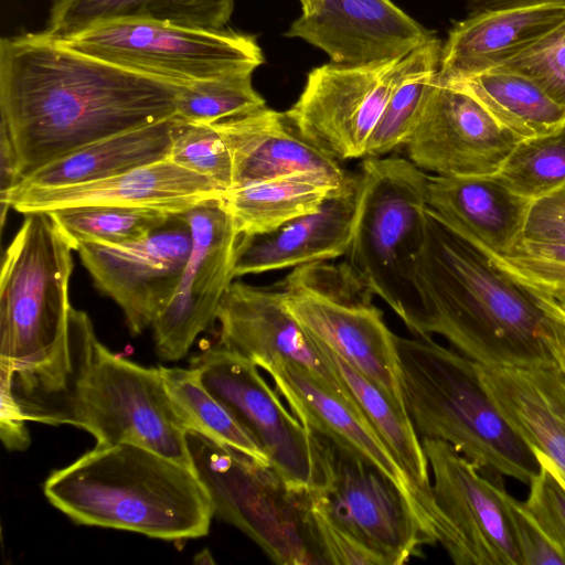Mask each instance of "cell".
<instances>
[{"label":"cell","instance_id":"6da1fadb","mask_svg":"<svg viewBox=\"0 0 565 565\" xmlns=\"http://www.w3.org/2000/svg\"><path fill=\"white\" fill-rule=\"evenodd\" d=\"M183 86L75 51L43 31L0 40V127L20 180L86 145L175 115Z\"/></svg>","mask_w":565,"mask_h":565},{"label":"cell","instance_id":"7a4b0ae2","mask_svg":"<svg viewBox=\"0 0 565 565\" xmlns=\"http://www.w3.org/2000/svg\"><path fill=\"white\" fill-rule=\"evenodd\" d=\"M26 422L71 425L94 436L96 446L131 443L192 467L186 426L159 367H145L108 350L88 315L70 308L55 352L45 362L0 369Z\"/></svg>","mask_w":565,"mask_h":565},{"label":"cell","instance_id":"3957f363","mask_svg":"<svg viewBox=\"0 0 565 565\" xmlns=\"http://www.w3.org/2000/svg\"><path fill=\"white\" fill-rule=\"evenodd\" d=\"M417 338L438 334L482 366H523L553 360L544 311L530 289L446 226L428 207L413 256Z\"/></svg>","mask_w":565,"mask_h":565},{"label":"cell","instance_id":"277c9868","mask_svg":"<svg viewBox=\"0 0 565 565\" xmlns=\"http://www.w3.org/2000/svg\"><path fill=\"white\" fill-rule=\"evenodd\" d=\"M43 492L77 524L166 541L205 536L214 516L193 468L131 443L95 446L53 471Z\"/></svg>","mask_w":565,"mask_h":565},{"label":"cell","instance_id":"5b68a950","mask_svg":"<svg viewBox=\"0 0 565 565\" xmlns=\"http://www.w3.org/2000/svg\"><path fill=\"white\" fill-rule=\"evenodd\" d=\"M395 340L404 404L418 436L450 444L493 480L529 484L540 463L484 388L478 364L431 337Z\"/></svg>","mask_w":565,"mask_h":565},{"label":"cell","instance_id":"8992f818","mask_svg":"<svg viewBox=\"0 0 565 565\" xmlns=\"http://www.w3.org/2000/svg\"><path fill=\"white\" fill-rule=\"evenodd\" d=\"M343 262L408 328L418 302L412 260L425 227L428 173L401 157H367Z\"/></svg>","mask_w":565,"mask_h":565},{"label":"cell","instance_id":"52a82bcc","mask_svg":"<svg viewBox=\"0 0 565 565\" xmlns=\"http://www.w3.org/2000/svg\"><path fill=\"white\" fill-rule=\"evenodd\" d=\"M24 215L0 277V369L11 372L50 359L72 307L73 242L50 213Z\"/></svg>","mask_w":565,"mask_h":565},{"label":"cell","instance_id":"ba28073f","mask_svg":"<svg viewBox=\"0 0 565 565\" xmlns=\"http://www.w3.org/2000/svg\"><path fill=\"white\" fill-rule=\"evenodd\" d=\"M193 470L214 515L249 536L280 565L323 564L310 520L311 491L292 490L271 468L186 429Z\"/></svg>","mask_w":565,"mask_h":565},{"label":"cell","instance_id":"9c48e42d","mask_svg":"<svg viewBox=\"0 0 565 565\" xmlns=\"http://www.w3.org/2000/svg\"><path fill=\"white\" fill-rule=\"evenodd\" d=\"M286 307L317 341L379 385L406 412L396 334L374 294L344 263L295 267L277 284Z\"/></svg>","mask_w":565,"mask_h":565},{"label":"cell","instance_id":"30bf717a","mask_svg":"<svg viewBox=\"0 0 565 565\" xmlns=\"http://www.w3.org/2000/svg\"><path fill=\"white\" fill-rule=\"evenodd\" d=\"M58 41L122 68L179 85L254 73L264 63L257 39L228 28L203 30L157 22L115 21Z\"/></svg>","mask_w":565,"mask_h":565},{"label":"cell","instance_id":"8fae6325","mask_svg":"<svg viewBox=\"0 0 565 565\" xmlns=\"http://www.w3.org/2000/svg\"><path fill=\"white\" fill-rule=\"evenodd\" d=\"M311 434L322 473L312 493L329 516L386 565L422 557L427 541L398 488L358 454Z\"/></svg>","mask_w":565,"mask_h":565},{"label":"cell","instance_id":"7c38bea8","mask_svg":"<svg viewBox=\"0 0 565 565\" xmlns=\"http://www.w3.org/2000/svg\"><path fill=\"white\" fill-rule=\"evenodd\" d=\"M202 385L255 439L271 468L299 492L318 489L321 465L311 431L290 414L248 359L223 347L192 360Z\"/></svg>","mask_w":565,"mask_h":565},{"label":"cell","instance_id":"4fadbf2b","mask_svg":"<svg viewBox=\"0 0 565 565\" xmlns=\"http://www.w3.org/2000/svg\"><path fill=\"white\" fill-rule=\"evenodd\" d=\"M411 55L360 65L330 62L318 66L309 72L299 98L287 113L305 138L337 160L364 158Z\"/></svg>","mask_w":565,"mask_h":565},{"label":"cell","instance_id":"5bb4252c","mask_svg":"<svg viewBox=\"0 0 565 565\" xmlns=\"http://www.w3.org/2000/svg\"><path fill=\"white\" fill-rule=\"evenodd\" d=\"M264 370L306 428L358 454L398 488L428 545L450 547V526L435 499L415 484L359 406L297 364L275 362Z\"/></svg>","mask_w":565,"mask_h":565},{"label":"cell","instance_id":"9a60e30c","mask_svg":"<svg viewBox=\"0 0 565 565\" xmlns=\"http://www.w3.org/2000/svg\"><path fill=\"white\" fill-rule=\"evenodd\" d=\"M192 247L185 213L122 243H79L75 250L96 287L121 309L132 334L152 326L172 298Z\"/></svg>","mask_w":565,"mask_h":565},{"label":"cell","instance_id":"2e32d148","mask_svg":"<svg viewBox=\"0 0 565 565\" xmlns=\"http://www.w3.org/2000/svg\"><path fill=\"white\" fill-rule=\"evenodd\" d=\"M192 247L172 298L151 328L164 361L186 355L196 337L216 321L221 300L233 282L237 234L223 199L185 212Z\"/></svg>","mask_w":565,"mask_h":565},{"label":"cell","instance_id":"e0dca14e","mask_svg":"<svg viewBox=\"0 0 565 565\" xmlns=\"http://www.w3.org/2000/svg\"><path fill=\"white\" fill-rule=\"evenodd\" d=\"M435 501L449 523L456 565H522L502 480H493L450 444L420 438Z\"/></svg>","mask_w":565,"mask_h":565},{"label":"cell","instance_id":"ac0fdd59","mask_svg":"<svg viewBox=\"0 0 565 565\" xmlns=\"http://www.w3.org/2000/svg\"><path fill=\"white\" fill-rule=\"evenodd\" d=\"M521 140L461 84L438 79L404 147L425 172L493 175Z\"/></svg>","mask_w":565,"mask_h":565},{"label":"cell","instance_id":"d6986e66","mask_svg":"<svg viewBox=\"0 0 565 565\" xmlns=\"http://www.w3.org/2000/svg\"><path fill=\"white\" fill-rule=\"evenodd\" d=\"M216 321L224 349L263 370L275 362L297 364L359 406L330 359L290 313L278 287L233 281L221 300Z\"/></svg>","mask_w":565,"mask_h":565},{"label":"cell","instance_id":"ffe728a7","mask_svg":"<svg viewBox=\"0 0 565 565\" xmlns=\"http://www.w3.org/2000/svg\"><path fill=\"white\" fill-rule=\"evenodd\" d=\"M287 38L323 51L332 63L360 65L404 57L435 35L391 0H319Z\"/></svg>","mask_w":565,"mask_h":565},{"label":"cell","instance_id":"44dd1931","mask_svg":"<svg viewBox=\"0 0 565 565\" xmlns=\"http://www.w3.org/2000/svg\"><path fill=\"white\" fill-rule=\"evenodd\" d=\"M224 193L209 178L167 159L88 183L56 188H13L8 203L22 214L89 205L138 207L180 214L210 200L221 199Z\"/></svg>","mask_w":565,"mask_h":565},{"label":"cell","instance_id":"7402d4cb","mask_svg":"<svg viewBox=\"0 0 565 565\" xmlns=\"http://www.w3.org/2000/svg\"><path fill=\"white\" fill-rule=\"evenodd\" d=\"M232 157V189L297 173H315L343 186L354 175L302 136L287 111L267 106L215 122Z\"/></svg>","mask_w":565,"mask_h":565},{"label":"cell","instance_id":"603a6c76","mask_svg":"<svg viewBox=\"0 0 565 565\" xmlns=\"http://www.w3.org/2000/svg\"><path fill=\"white\" fill-rule=\"evenodd\" d=\"M359 174L333 192L316 211L278 228L239 236L234 257V278L295 268L344 256L353 232Z\"/></svg>","mask_w":565,"mask_h":565},{"label":"cell","instance_id":"cb8c5ba5","mask_svg":"<svg viewBox=\"0 0 565 565\" xmlns=\"http://www.w3.org/2000/svg\"><path fill=\"white\" fill-rule=\"evenodd\" d=\"M478 371L502 415L565 488V367L553 359L523 366L478 364Z\"/></svg>","mask_w":565,"mask_h":565},{"label":"cell","instance_id":"d4e9b609","mask_svg":"<svg viewBox=\"0 0 565 565\" xmlns=\"http://www.w3.org/2000/svg\"><path fill=\"white\" fill-rule=\"evenodd\" d=\"M531 203L493 175L428 174L427 207L486 254L514 252L522 242Z\"/></svg>","mask_w":565,"mask_h":565},{"label":"cell","instance_id":"484cf974","mask_svg":"<svg viewBox=\"0 0 565 565\" xmlns=\"http://www.w3.org/2000/svg\"><path fill=\"white\" fill-rule=\"evenodd\" d=\"M565 21V4H536L470 13L443 44L439 79L457 82L526 51Z\"/></svg>","mask_w":565,"mask_h":565},{"label":"cell","instance_id":"4316f807","mask_svg":"<svg viewBox=\"0 0 565 565\" xmlns=\"http://www.w3.org/2000/svg\"><path fill=\"white\" fill-rule=\"evenodd\" d=\"M183 119L160 121L97 140L22 178L14 188H56L88 183L167 160Z\"/></svg>","mask_w":565,"mask_h":565},{"label":"cell","instance_id":"83f0119b","mask_svg":"<svg viewBox=\"0 0 565 565\" xmlns=\"http://www.w3.org/2000/svg\"><path fill=\"white\" fill-rule=\"evenodd\" d=\"M235 0H52L43 32L66 40L115 21H146L221 30L228 24Z\"/></svg>","mask_w":565,"mask_h":565},{"label":"cell","instance_id":"f1b7e54d","mask_svg":"<svg viewBox=\"0 0 565 565\" xmlns=\"http://www.w3.org/2000/svg\"><path fill=\"white\" fill-rule=\"evenodd\" d=\"M343 186L320 174L297 173L230 190L222 199L242 236L267 233L316 212Z\"/></svg>","mask_w":565,"mask_h":565},{"label":"cell","instance_id":"f546056e","mask_svg":"<svg viewBox=\"0 0 565 565\" xmlns=\"http://www.w3.org/2000/svg\"><path fill=\"white\" fill-rule=\"evenodd\" d=\"M459 83L507 129L521 139L555 132L565 127V109L534 81L505 68H490Z\"/></svg>","mask_w":565,"mask_h":565},{"label":"cell","instance_id":"4dcf8cb0","mask_svg":"<svg viewBox=\"0 0 565 565\" xmlns=\"http://www.w3.org/2000/svg\"><path fill=\"white\" fill-rule=\"evenodd\" d=\"M315 341L330 359L367 420L411 479L426 495L434 498L429 463L407 412L399 408L379 385L324 344Z\"/></svg>","mask_w":565,"mask_h":565},{"label":"cell","instance_id":"1f68e13d","mask_svg":"<svg viewBox=\"0 0 565 565\" xmlns=\"http://www.w3.org/2000/svg\"><path fill=\"white\" fill-rule=\"evenodd\" d=\"M443 44L436 36L411 55L367 142L365 157H383L402 147L417 126L439 79Z\"/></svg>","mask_w":565,"mask_h":565},{"label":"cell","instance_id":"d6a6232c","mask_svg":"<svg viewBox=\"0 0 565 565\" xmlns=\"http://www.w3.org/2000/svg\"><path fill=\"white\" fill-rule=\"evenodd\" d=\"M159 371L186 429L227 445L264 467H271L267 454L202 385L194 369L159 366Z\"/></svg>","mask_w":565,"mask_h":565},{"label":"cell","instance_id":"836d02e7","mask_svg":"<svg viewBox=\"0 0 565 565\" xmlns=\"http://www.w3.org/2000/svg\"><path fill=\"white\" fill-rule=\"evenodd\" d=\"M519 196L535 201L565 186V127L522 139L493 174Z\"/></svg>","mask_w":565,"mask_h":565},{"label":"cell","instance_id":"e575fe53","mask_svg":"<svg viewBox=\"0 0 565 565\" xmlns=\"http://www.w3.org/2000/svg\"><path fill=\"white\" fill-rule=\"evenodd\" d=\"M76 247L79 243L122 244L141 238L172 214L138 207L89 205L47 212Z\"/></svg>","mask_w":565,"mask_h":565},{"label":"cell","instance_id":"d590c367","mask_svg":"<svg viewBox=\"0 0 565 565\" xmlns=\"http://www.w3.org/2000/svg\"><path fill=\"white\" fill-rule=\"evenodd\" d=\"M266 107L254 88L253 72H242L184 85L177 115L193 124H215Z\"/></svg>","mask_w":565,"mask_h":565},{"label":"cell","instance_id":"8d00e7d4","mask_svg":"<svg viewBox=\"0 0 565 565\" xmlns=\"http://www.w3.org/2000/svg\"><path fill=\"white\" fill-rule=\"evenodd\" d=\"M168 160L209 178L224 192L232 189V157L215 124L183 120L174 134Z\"/></svg>","mask_w":565,"mask_h":565},{"label":"cell","instance_id":"74e56055","mask_svg":"<svg viewBox=\"0 0 565 565\" xmlns=\"http://www.w3.org/2000/svg\"><path fill=\"white\" fill-rule=\"evenodd\" d=\"M498 67L527 76L565 109V21L526 51L493 68Z\"/></svg>","mask_w":565,"mask_h":565},{"label":"cell","instance_id":"f35d334b","mask_svg":"<svg viewBox=\"0 0 565 565\" xmlns=\"http://www.w3.org/2000/svg\"><path fill=\"white\" fill-rule=\"evenodd\" d=\"M534 455L540 468L529 483L530 490L523 505L565 558V488L547 460L539 452Z\"/></svg>","mask_w":565,"mask_h":565},{"label":"cell","instance_id":"ab89813d","mask_svg":"<svg viewBox=\"0 0 565 565\" xmlns=\"http://www.w3.org/2000/svg\"><path fill=\"white\" fill-rule=\"evenodd\" d=\"M310 520L323 564L386 565L384 559L338 525L310 492Z\"/></svg>","mask_w":565,"mask_h":565},{"label":"cell","instance_id":"60d3db41","mask_svg":"<svg viewBox=\"0 0 565 565\" xmlns=\"http://www.w3.org/2000/svg\"><path fill=\"white\" fill-rule=\"evenodd\" d=\"M511 530L522 565H565V558L523 505L505 492Z\"/></svg>","mask_w":565,"mask_h":565},{"label":"cell","instance_id":"b9f144b4","mask_svg":"<svg viewBox=\"0 0 565 565\" xmlns=\"http://www.w3.org/2000/svg\"><path fill=\"white\" fill-rule=\"evenodd\" d=\"M522 241L565 245V186L532 201Z\"/></svg>","mask_w":565,"mask_h":565},{"label":"cell","instance_id":"7bdbcfd3","mask_svg":"<svg viewBox=\"0 0 565 565\" xmlns=\"http://www.w3.org/2000/svg\"><path fill=\"white\" fill-rule=\"evenodd\" d=\"M526 288L544 311V340L553 358L565 367V311L551 295Z\"/></svg>","mask_w":565,"mask_h":565},{"label":"cell","instance_id":"ee69618b","mask_svg":"<svg viewBox=\"0 0 565 565\" xmlns=\"http://www.w3.org/2000/svg\"><path fill=\"white\" fill-rule=\"evenodd\" d=\"M0 433L8 450H24L30 444L26 420L22 417L10 390L1 383Z\"/></svg>","mask_w":565,"mask_h":565},{"label":"cell","instance_id":"f6af8a7d","mask_svg":"<svg viewBox=\"0 0 565 565\" xmlns=\"http://www.w3.org/2000/svg\"><path fill=\"white\" fill-rule=\"evenodd\" d=\"M20 180L17 154L7 131L0 127V218L4 226L10 205L8 198Z\"/></svg>","mask_w":565,"mask_h":565},{"label":"cell","instance_id":"bcb514c9","mask_svg":"<svg viewBox=\"0 0 565 565\" xmlns=\"http://www.w3.org/2000/svg\"><path fill=\"white\" fill-rule=\"evenodd\" d=\"M509 256L565 264V245L520 242Z\"/></svg>","mask_w":565,"mask_h":565},{"label":"cell","instance_id":"7dc6e473","mask_svg":"<svg viewBox=\"0 0 565 565\" xmlns=\"http://www.w3.org/2000/svg\"><path fill=\"white\" fill-rule=\"evenodd\" d=\"M536 4H565V0H467L470 13Z\"/></svg>","mask_w":565,"mask_h":565},{"label":"cell","instance_id":"c3c4849f","mask_svg":"<svg viewBox=\"0 0 565 565\" xmlns=\"http://www.w3.org/2000/svg\"><path fill=\"white\" fill-rule=\"evenodd\" d=\"M302 9V13L311 12L317 6L319 0H299Z\"/></svg>","mask_w":565,"mask_h":565},{"label":"cell","instance_id":"681fc988","mask_svg":"<svg viewBox=\"0 0 565 565\" xmlns=\"http://www.w3.org/2000/svg\"><path fill=\"white\" fill-rule=\"evenodd\" d=\"M556 302L559 305V307L565 311V291H559L551 295Z\"/></svg>","mask_w":565,"mask_h":565}]
</instances>
